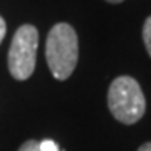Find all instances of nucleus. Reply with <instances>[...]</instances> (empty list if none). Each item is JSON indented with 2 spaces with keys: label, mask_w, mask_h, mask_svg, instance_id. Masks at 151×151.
<instances>
[{
  "label": "nucleus",
  "mask_w": 151,
  "mask_h": 151,
  "mask_svg": "<svg viewBox=\"0 0 151 151\" xmlns=\"http://www.w3.org/2000/svg\"><path fill=\"white\" fill-rule=\"evenodd\" d=\"M19 151H39V143L34 139H29L19 148Z\"/></svg>",
  "instance_id": "423d86ee"
},
{
  "label": "nucleus",
  "mask_w": 151,
  "mask_h": 151,
  "mask_svg": "<svg viewBox=\"0 0 151 151\" xmlns=\"http://www.w3.org/2000/svg\"><path fill=\"white\" fill-rule=\"evenodd\" d=\"M79 40L74 27L69 24H55L45 42V59L52 76L57 81H65L77 65Z\"/></svg>",
  "instance_id": "f257e3e1"
},
{
  "label": "nucleus",
  "mask_w": 151,
  "mask_h": 151,
  "mask_svg": "<svg viewBox=\"0 0 151 151\" xmlns=\"http://www.w3.org/2000/svg\"><path fill=\"white\" fill-rule=\"evenodd\" d=\"M39 151H59V146L52 139H44L39 143Z\"/></svg>",
  "instance_id": "39448f33"
},
{
  "label": "nucleus",
  "mask_w": 151,
  "mask_h": 151,
  "mask_svg": "<svg viewBox=\"0 0 151 151\" xmlns=\"http://www.w3.org/2000/svg\"><path fill=\"white\" fill-rule=\"evenodd\" d=\"M39 47V32L37 29L25 24L17 29L9 49V70L14 79L25 81L32 76L35 69Z\"/></svg>",
  "instance_id": "7ed1b4c3"
},
{
  "label": "nucleus",
  "mask_w": 151,
  "mask_h": 151,
  "mask_svg": "<svg viewBox=\"0 0 151 151\" xmlns=\"http://www.w3.org/2000/svg\"><path fill=\"white\" fill-rule=\"evenodd\" d=\"M143 40H145L146 50L151 55V15L146 19L145 25H143Z\"/></svg>",
  "instance_id": "20e7f679"
},
{
  "label": "nucleus",
  "mask_w": 151,
  "mask_h": 151,
  "mask_svg": "<svg viewBox=\"0 0 151 151\" xmlns=\"http://www.w3.org/2000/svg\"><path fill=\"white\" fill-rule=\"evenodd\" d=\"M108 106L119 123H138L146 111V99L138 81L129 76L116 77L108 91Z\"/></svg>",
  "instance_id": "f03ea898"
},
{
  "label": "nucleus",
  "mask_w": 151,
  "mask_h": 151,
  "mask_svg": "<svg viewBox=\"0 0 151 151\" xmlns=\"http://www.w3.org/2000/svg\"><path fill=\"white\" fill-rule=\"evenodd\" d=\"M5 32H7V25H5V20H4V17L0 15V44L5 37Z\"/></svg>",
  "instance_id": "0eeeda50"
},
{
  "label": "nucleus",
  "mask_w": 151,
  "mask_h": 151,
  "mask_svg": "<svg viewBox=\"0 0 151 151\" xmlns=\"http://www.w3.org/2000/svg\"><path fill=\"white\" fill-rule=\"evenodd\" d=\"M106 2H111V4H119V2H124V0H106Z\"/></svg>",
  "instance_id": "1a4fd4ad"
},
{
  "label": "nucleus",
  "mask_w": 151,
  "mask_h": 151,
  "mask_svg": "<svg viewBox=\"0 0 151 151\" xmlns=\"http://www.w3.org/2000/svg\"><path fill=\"white\" fill-rule=\"evenodd\" d=\"M138 151H151V143H145L143 146L138 148Z\"/></svg>",
  "instance_id": "6e6552de"
}]
</instances>
